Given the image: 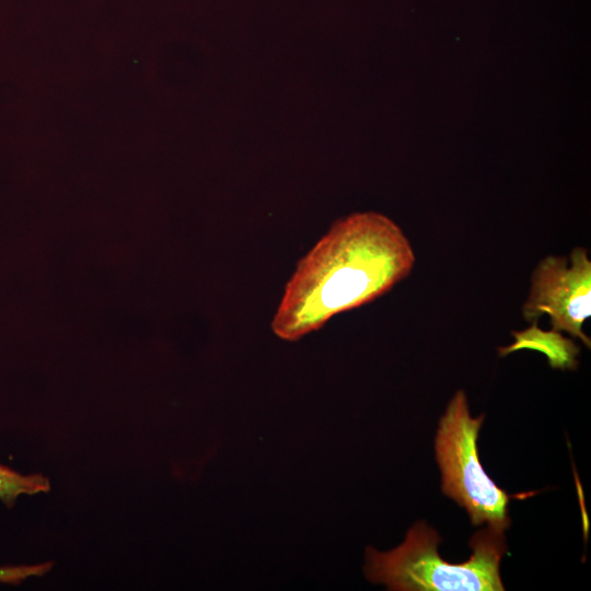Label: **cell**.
<instances>
[{"mask_svg":"<svg viewBox=\"0 0 591 591\" xmlns=\"http://www.w3.org/2000/svg\"><path fill=\"white\" fill-rule=\"evenodd\" d=\"M484 415L470 416L467 398L457 391L439 421L436 456L442 473V491L466 509L473 525L487 523L509 528L510 496L484 471L477 452V437Z\"/></svg>","mask_w":591,"mask_h":591,"instance_id":"obj_3","label":"cell"},{"mask_svg":"<svg viewBox=\"0 0 591 591\" xmlns=\"http://www.w3.org/2000/svg\"><path fill=\"white\" fill-rule=\"evenodd\" d=\"M49 482L42 475H22L0 464V499L11 507L21 495H34L49 490Z\"/></svg>","mask_w":591,"mask_h":591,"instance_id":"obj_6","label":"cell"},{"mask_svg":"<svg viewBox=\"0 0 591 591\" xmlns=\"http://www.w3.org/2000/svg\"><path fill=\"white\" fill-rule=\"evenodd\" d=\"M505 531L487 526L475 533L471 558L450 564L438 553L440 537L419 522L407 532L405 541L389 552L366 549L364 573L373 583L401 591H501L499 565L506 554Z\"/></svg>","mask_w":591,"mask_h":591,"instance_id":"obj_2","label":"cell"},{"mask_svg":"<svg viewBox=\"0 0 591 591\" xmlns=\"http://www.w3.org/2000/svg\"><path fill=\"white\" fill-rule=\"evenodd\" d=\"M415 259L409 240L386 216L368 211L337 220L298 263L273 317L274 334L298 340L378 299L410 274Z\"/></svg>","mask_w":591,"mask_h":591,"instance_id":"obj_1","label":"cell"},{"mask_svg":"<svg viewBox=\"0 0 591 591\" xmlns=\"http://www.w3.org/2000/svg\"><path fill=\"white\" fill-rule=\"evenodd\" d=\"M51 565V563H43L39 565L0 568V582L19 583L28 577L42 576L50 569Z\"/></svg>","mask_w":591,"mask_h":591,"instance_id":"obj_7","label":"cell"},{"mask_svg":"<svg viewBox=\"0 0 591 591\" xmlns=\"http://www.w3.org/2000/svg\"><path fill=\"white\" fill-rule=\"evenodd\" d=\"M569 259L551 255L537 264L522 314L528 322L548 315L552 329L566 332L590 348L582 325L591 315V260L580 246L571 251Z\"/></svg>","mask_w":591,"mask_h":591,"instance_id":"obj_4","label":"cell"},{"mask_svg":"<svg viewBox=\"0 0 591 591\" xmlns=\"http://www.w3.org/2000/svg\"><path fill=\"white\" fill-rule=\"evenodd\" d=\"M511 335L514 341L508 347L498 348L500 357L518 350L531 349L543 352L554 369L576 370L578 367L579 347L558 331H543L538 327L537 321H533L530 327L513 331Z\"/></svg>","mask_w":591,"mask_h":591,"instance_id":"obj_5","label":"cell"}]
</instances>
